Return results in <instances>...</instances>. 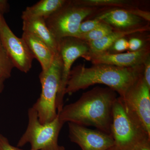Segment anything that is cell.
Returning a JSON list of instances; mask_svg holds the SVG:
<instances>
[{
    "mask_svg": "<svg viewBox=\"0 0 150 150\" xmlns=\"http://www.w3.org/2000/svg\"><path fill=\"white\" fill-rule=\"evenodd\" d=\"M21 38L34 58L40 63L42 71H47L54 62L55 54L43 41L30 33L23 32Z\"/></svg>",
    "mask_w": 150,
    "mask_h": 150,
    "instance_id": "cell-14",
    "label": "cell"
},
{
    "mask_svg": "<svg viewBox=\"0 0 150 150\" xmlns=\"http://www.w3.org/2000/svg\"><path fill=\"white\" fill-rule=\"evenodd\" d=\"M76 4L97 8H121L133 11L139 8L142 1L130 0H74Z\"/></svg>",
    "mask_w": 150,
    "mask_h": 150,
    "instance_id": "cell-17",
    "label": "cell"
},
{
    "mask_svg": "<svg viewBox=\"0 0 150 150\" xmlns=\"http://www.w3.org/2000/svg\"><path fill=\"white\" fill-rule=\"evenodd\" d=\"M28 123L26 130L19 140L18 147L29 144V150H65L59 145L60 131L64 123L57 115L53 121L42 124L38 119L37 112L32 107L28 111Z\"/></svg>",
    "mask_w": 150,
    "mask_h": 150,
    "instance_id": "cell-4",
    "label": "cell"
},
{
    "mask_svg": "<svg viewBox=\"0 0 150 150\" xmlns=\"http://www.w3.org/2000/svg\"><path fill=\"white\" fill-rule=\"evenodd\" d=\"M67 0H41L30 6L27 7L22 14L21 18H46L59 9Z\"/></svg>",
    "mask_w": 150,
    "mask_h": 150,
    "instance_id": "cell-16",
    "label": "cell"
},
{
    "mask_svg": "<svg viewBox=\"0 0 150 150\" xmlns=\"http://www.w3.org/2000/svg\"><path fill=\"white\" fill-rule=\"evenodd\" d=\"M103 9L79 6L74 0H67L62 7L44 20L59 42L64 38L77 37L79 28L84 20L92 15L95 16Z\"/></svg>",
    "mask_w": 150,
    "mask_h": 150,
    "instance_id": "cell-3",
    "label": "cell"
},
{
    "mask_svg": "<svg viewBox=\"0 0 150 150\" xmlns=\"http://www.w3.org/2000/svg\"><path fill=\"white\" fill-rule=\"evenodd\" d=\"M128 40V52H135L141 50L150 43V35L131 36Z\"/></svg>",
    "mask_w": 150,
    "mask_h": 150,
    "instance_id": "cell-20",
    "label": "cell"
},
{
    "mask_svg": "<svg viewBox=\"0 0 150 150\" xmlns=\"http://www.w3.org/2000/svg\"><path fill=\"white\" fill-rule=\"evenodd\" d=\"M150 30V28H147L128 31L114 30L100 40L88 43L89 46L91 56L105 53L110 46L119 38L126 37L135 33L149 32Z\"/></svg>",
    "mask_w": 150,
    "mask_h": 150,
    "instance_id": "cell-15",
    "label": "cell"
},
{
    "mask_svg": "<svg viewBox=\"0 0 150 150\" xmlns=\"http://www.w3.org/2000/svg\"><path fill=\"white\" fill-rule=\"evenodd\" d=\"M102 22L100 20L96 18L83 21L79 28V33L77 37L79 35L87 33L95 29L101 24Z\"/></svg>",
    "mask_w": 150,
    "mask_h": 150,
    "instance_id": "cell-22",
    "label": "cell"
},
{
    "mask_svg": "<svg viewBox=\"0 0 150 150\" xmlns=\"http://www.w3.org/2000/svg\"><path fill=\"white\" fill-rule=\"evenodd\" d=\"M0 150H23L10 144L7 138L0 134Z\"/></svg>",
    "mask_w": 150,
    "mask_h": 150,
    "instance_id": "cell-23",
    "label": "cell"
},
{
    "mask_svg": "<svg viewBox=\"0 0 150 150\" xmlns=\"http://www.w3.org/2000/svg\"><path fill=\"white\" fill-rule=\"evenodd\" d=\"M62 62L60 54L55 56L50 68L39 75L41 86L40 96L33 108L37 112L41 124L49 123L58 115L56 99L62 77Z\"/></svg>",
    "mask_w": 150,
    "mask_h": 150,
    "instance_id": "cell-5",
    "label": "cell"
},
{
    "mask_svg": "<svg viewBox=\"0 0 150 150\" xmlns=\"http://www.w3.org/2000/svg\"><path fill=\"white\" fill-rule=\"evenodd\" d=\"M106 150H118L117 149H116V148H115V147L114 146H113L109 148V149H108Z\"/></svg>",
    "mask_w": 150,
    "mask_h": 150,
    "instance_id": "cell-28",
    "label": "cell"
},
{
    "mask_svg": "<svg viewBox=\"0 0 150 150\" xmlns=\"http://www.w3.org/2000/svg\"><path fill=\"white\" fill-rule=\"evenodd\" d=\"M21 18L23 32L30 33L43 41L56 56L59 54V42L48 29L44 18L38 17H23Z\"/></svg>",
    "mask_w": 150,
    "mask_h": 150,
    "instance_id": "cell-13",
    "label": "cell"
},
{
    "mask_svg": "<svg viewBox=\"0 0 150 150\" xmlns=\"http://www.w3.org/2000/svg\"><path fill=\"white\" fill-rule=\"evenodd\" d=\"M111 136L114 146L118 150H131L142 140L150 139V136L129 118L119 96L112 108Z\"/></svg>",
    "mask_w": 150,
    "mask_h": 150,
    "instance_id": "cell-7",
    "label": "cell"
},
{
    "mask_svg": "<svg viewBox=\"0 0 150 150\" xmlns=\"http://www.w3.org/2000/svg\"><path fill=\"white\" fill-rule=\"evenodd\" d=\"M143 77L145 83L150 88V56L144 63Z\"/></svg>",
    "mask_w": 150,
    "mask_h": 150,
    "instance_id": "cell-24",
    "label": "cell"
},
{
    "mask_svg": "<svg viewBox=\"0 0 150 150\" xmlns=\"http://www.w3.org/2000/svg\"><path fill=\"white\" fill-rule=\"evenodd\" d=\"M128 40L126 39V37H123L116 40L104 53L108 54H120L128 50Z\"/></svg>",
    "mask_w": 150,
    "mask_h": 150,
    "instance_id": "cell-21",
    "label": "cell"
},
{
    "mask_svg": "<svg viewBox=\"0 0 150 150\" xmlns=\"http://www.w3.org/2000/svg\"><path fill=\"white\" fill-rule=\"evenodd\" d=\"M120 98L129 118L150 136V88L143 75Z\"/></svg>",
    "mask_w": 150,
    "mask_h": 150,
    "instance_id": "cell-6",
    "label": "cell"
},
{
    "mask_svg": "<svg viewBox=\"0 0 150 150\" xmlns=\"http://www.w3.org/2000/svg\"><path fill=\"white\" fill-rule=\"evenodd\" d=\"M5 81V80H0V93L2 92L4 87V83Z\"/></svg>",
    "mask_w": 150,
    "mask_h": 150,
    "instance_id": "cell-27",
    "label": "cell"
},
{
    "mask_svg": "<svg viewBox=\"0 0 150 150\" xmlns=\"http://www.w3.org/2000/svg\"><path fill=\"white\" fill-rule=\"evenodd\" d=\"M0 41L15 68L28 72L34 57L22 38L17 37L12 31L4 16L0 19Z\"/></svg>",
    "mask_w": 150,
    "mask_h": 150,
    "instance_id": "cell-9",
    "label": "cell"
},
{
    "mask_svg": "<svg viewBox=\"0 0 150 150\" xmlns=\"http://www.w3.org/2000/svg\"><path fill=\"white\" fill-rule=\"evenodd\" d=\"M144 64L136 67H120L105 64L76 66L70 71L65 95H71L94 85L103 84L122 97L128 89L143 75Z\"/></svg>",
    "mask_w": 150,
    "mask_h": 150,
    "instance_id": "cell-2",
    "label": "cell"
},
{
    "mask_svg": "<svg viewBox=\"0 0 150 150\" xmlns=\"http://www.w3.org/2000/svg\"><path fill=\"white\" fill-rule=\"evenodd\" d=\"M9 9V6L7 1L0 0V19L4 16V14L8 12Z\"/></svg>",
    "mask_w": 150,
    "mask_h": 150,
    "instance_id": "cell-26",
    "label": "cell"
},
{
    "mask_svg": "<svg viewBox=\"0 0 150 150\" xmlns=\"http://www.w3.org/2000/svg\"><path fill=\"white\" fill-rule=\"evenodd\" d=\"M150 56V44L135 52L117 54H104L91 56L93 64H105L120 67H131L143 64Z\"/></svg>",
    "mask_w": 150,
    "mask_h": 150,
    "instance_id": "cell-12",
    "label": "cell"
},
{
    "mask_svg": "<svg viewBox=\"0 0 150 150\" xmlns=\"http://www.w3.org/2000/svg\"><path fill=\"white\" fill-rule=\"evenodd\" d=\"M68 126L70 141L81 150H106L114 146L111 135L102 131L71 123H68Z\"/></svg>",
    "mask_w": 150,
    "mask_h": 150,
    "instance_id": "cell-10",
    "label": "cell"
},
{
    "mask_svg": "<svg viewBox=\"0 0 150 150\" xmlns=\"http://www.w3.org/2000/svg\"><path fill=\"white\" fill-rule=\"evenodd\" d=\"M59 53L62 62L61 83L56 99L57 113L62 111L64 106L65 90L71 67L80 57L89 61L90 51L88 43L76 37H66L59 41Z\"/></svg>",
    "mask_w": 150,
    "mask_h": 150,
    "instance_id": "cell-8",
    "label": "cell"
},
{
    "mask_svg": "<svg viewBox=\"0 0 150 150\" xmlns=\"http://www.w3.org/2000/svg\"><path fill=\"white\" fill-rule=\"evenodd\" d=\"M94 18L110 25L115 30L128 31L150 28V22L121 8H106Z\"/></svg>",
    "mask_w": 150,
    "mask_h": 150,
    "instance_id": "cell-11",
    "label": "cell"
},
{
    "mask_svg": "<svg viewBox=\"0 0 150 150\" xmlns=\"http://www.w3.org/2000/svg\"><path fill=\"white\" fill-rule=\"evenodd\" d=\"M131 150H150V139L146 138L137 144Z\"/></svg>",
    "mask_w": 150,
    "mask_h": 150,
    "instance_id": "cell-25",
    "label": "cell"
},
{
    "mask_svg": "<svg viewBox=\"0 0 150 150\" xmlns=\"http://www.w3.org/2000/svg\"><path fill=\"white\" fill-rule=\"evenodd\" d=\"M110 25L102 22L99 25L87 33L79 35L77 38L87 43L100 40L114 31Z\"/></svg>",
    "mask_w": 150,
    "mask_h": 150,
    "instance_id": "cell-18",
    "label": "cell"
},
{
    "mask_svg": "<svg viewBox=\"0 0 150 150\" xmlns=\"http://www.w3.org/2000/svg\"><path fill=\"white\" fill-rule=\"evenodd\" d=\"M118 93L108 87L96 86L84 93L76 101L64 105L60 121L80 126H91L111 135L113 105Z\"/></svg>",
    "mask_w": 150,
    "mask_h": 150,
    "instance_id": "cell-1",
    "label": "cell"
},
{
    "mask_svg": "<svg viewBox=\"0 0 150 150\" xmlns=\"http://www.w3.org/2000/svg\"><path fill=\"white\" fill-rule=\"evenodd\" d=\"M14 66L0 41V80L11 77Z\"/></svg>",
    "mask_w": 150,
    "mask_h": 150,
    "instance_id": "cell-19",
    "label": "cell"
}]
</instances>
